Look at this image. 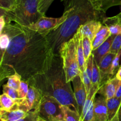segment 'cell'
<instances>
[{"mask_svg": "<svg viewBox=\"0 0 121 121\" xmlns=\"http://www.w3.org/2000/svg\"><path fill=\"white\" fill-rule=\"evenodd\" d=\"M16 105V102L15 100L12 99L11 97L3 93L0 97V110L4 111H11L14 109Z\"/></svg>", "mask_w": 121, "mask_h": 121, "instance_id": "21", "label": "cell"}, {"mask_svg": "<svg viewBox=\"0 0 121 121\" xmlns=\"http://www.w3.org/2000/svg\"><path fill=\"white\" fill-rule=\"evenodd\" d=\"M100 82H101V77H100L99 66L95 61H93L92 76V86L96 87H100Z\"/></svg>", "mask_w": 121, "mask_h": 121, "instance_id": "24", "label": "cell"}, {"mask_svg": "<svg viewBox=\"0 0 121 121\" xmlns=\"http://www.w3.org/2000/svg\"><path fill=\"white\" fill-rule=\"evenodd\" d=\"M42 98L40 91L33 86H29L28 92L26 98L15 100L16 105L13 110L20 109L26 112L37 109Z\"/></svg>", "mask_w": 121, "mask_h": 121, "instance_id": "8", "label": "cell"}, {"mask_svg": "<svg viewBox=\"0 0 121 121\" xmlns=\"http://www.w3.org/2000/svg\"><path fill=\"white\" fill-rule=\"evenodd\" d=\"M117 54L114 53H109L105 56L100 61L99 65V70H100L101 82L100 86L105 83L106 82L111 79V69L113 60H114Z\"/></svg>", "mask_w": 121, "mask_h": 121, "instance_id": "11", "label": "cell"}, {"mask_svg": "<svg viewBox=\"0 0 121 121\" xmlns=\"http://www.w3.org/2000/svg\"><path fill=\"white\" fill-rule=\"evenodd\" d=\"M96 9L106 13L109 8L121 5V0H91Z\"/></svg>", "mask_w": 121, "mask_h": 121, "instance_id": "19", "label": "cell"}, {"mask_svg": "<svg viewBox=\"0 0 121 121\" xmlns=\"http://www.w3.org/2000/svg\"><path fill=\"white\" fill-rule=\"evenodd\" d=\"M121 50V34L115 37L111 46L110 53L117 54Z\"/></svg>", "mask_w": 121, "mask_h": 121, "instance_id": "28", "label": "cell"}, {"mask_svg": "<svg viewBox=\"0 0 121 121\" xmlns=\"http://www.w3.org/2000/svg\"><path fill=\"white\" fill-rule=\"evenodd\" d=\"M102 24L108 27L111 35L121 34V11L115 16L105 17Z\"/></svg>", "mask_w": 121, "mask_h": 121, "instance_id": "15", "label": "cell"}, {"mask_svg": "<svg viewBox=\"0 0 121 121\" xmlns=\"http://www.w3.org/2000/svg\"><path fill=\"white\" fill-rule=\"evenodd\" d=\"M2 33L9 36L10 42L1 56V81L17 73L22 80L28 82L46 72L54 55L46 37L11 22L6 23Z\"/></svg>", "mask_w": 121, "mask_h": 121, "instance_id": "1", "label": "cell"}, {"mask_svg": "<svg viewBox=\"0 0 121 121\" xmlns=\"http://www.w3.org/2000/svg\"><path fill=\"white\" fill-rule=\"evenodd\" d=\"M82 45L85 60L87 63L92 53V42L88 37L82 36Z\"/></svg>", "mask_w": 121, "mask_h": 121, "instance_id": "23", "label": "cell"}, {"mask_svg": "<svg viewBox=\"0 0 121 121\" xmlns=\"http://www.w3.org/2000/svg\"><path fill=\"white\" fill-rule=\"evenodd\" d=\"M66 121L65 120H61V121Z\"/></svg>", "mask_w": 121, "mask_h": 121, "instance_id": "40", "label": "cell"}, {"mask_svg": "<svg viewBox=\"0 0 121 121\" xmlns=\"http://www.w3.org/2000/svg\"><path fill=\"white\" fill-rule=\"evenodd\" d=\"M7 79H8V82H7V85L9 87L18 91L20 88V85L22 81L21 77L18 73H15V74L8 77Z\"/></svg>", "mask_w": 121, "mask_h": 121, "instance_id": "25", "label": "cell"}, {"mask_svg": "<svg viewBox=\"0 0 121 121\" xmlns=\"http://www.w3.org/2000/svg\"><path fill=\"white\" fill-rule=\"evenodd\" d=\"M92 121H108L106 99L103 96L95 98Z\"/></svg>", "mask_w": 121, "mask_h": 121, "instance_id": "10", "label": "cell"}, {"mask_svg": "<svg viewBox=\"0 0 121 121\" xmlns=\"http://www.w3.org/2000/svg\"><path fill=\"white\" fill-rule=\"evenodd\" d=\"M59 55L62 60L67 82H71L78 75H80L82 78L77 56L76 34H75L72 39L62 45Z\"/></svg>", "mask_w": 121, "mask_h": 121, "instance_id": "5", "label": "cell"}, {"mask_svg": "<svg viewBox=\"0 0 121 121\" xmlns=\"http://www.w3.org/2000/svg\"><path fill=\"white\" fill-rule=\"evenodd\" d=\"M17 4V0H0V9L5 11L12 10Z\"/></svg>", "mask_w": 121, "mask_h": 121, "instance_id": "29", "label": "cell"}, {"mask_svg": "<svg viewBox=\"0 0 121 121\" xmlns=\"http://www.w3.org/2000/svg\"><path fill=\"white\" fill-rule=\"evenodd\" d=\"M53 1H54V0H39V11L43 15H45L46 11L48 10V8Z\"/></svg>", "mask_w": 121, "mask_h": 121, "instance_id": "32", "label": "cell"}, {"mask_svg": "<svg viewBox=\"0 0 121 121\" xmlns=\"http://www.w3.org/2000/svg\"><path fill=\"white\" fill-rule=\"evenodd\" d=\"M39 0H19L16 6L10 11L0 9L6 23H14L27 27L38 21L43 15L39 9Z\"/></svg>", "mask_w": 121, "mask_h": 121, "instance_id": "4", "label": "cell"}, {"mask_svg": "<svg viewBox=\"0 0 121 121\" xmlns=\"http://www.w3.org/2000/svg\"><path fill=\"white\" fill-rule=\"evenodd\" d=\"M64 120L66 121H80V115L78 112L67 106L63 105Z\"/></svg>", "mask_w": 121, "mask_h": 121, "instance_id": "22", "label": "cell"}, {"mask_svg": "<svg viewBox=\"0 0 121 121\" xmlns=\"http://www.w3.org/2000/svg\"><path fill=\"white\" fill-rule=\"evenodd\" d=\"M115 97L118 98V99H121V80L119 85V86H118V89L117 90Z\"/></svg>", "mask_w": 121, "mask_h": 121, "instance_id": "35", "label": "cell"}, {"mask_svg": "<svg viewBox=\"0 0 121 121\" xmlns=\"http://www.w3.org/2000/svg\"><path fill=\"white\" fill-rule=\"evenodd\" d=\"M40 117L39 115L37 109L28 112V115L25 118L18 121H39Z\"/></svg>", "mask_w": 121, "mask_h": 121, "instance_id": "33", "label": "cell"}, {"mask_svg": "<svg viewBox=\"0 0 121 121\" xmlns=\"http://www.w3.org/2000/svg\"><path fill=\"white\" fill-rule=\"evenodd\" d=\"M66 18L67 14L65 13H63L62 16L59 18L47 17L44 15L40 18L35 23L26 27L46 37L52 31L54 30L63 23L66 20Z\"/></svg>", "mask_w": 121, "mask_h": 121, "instance_id": "7", "label": "cell"}, {"mask_svg": "<svg viewBox=\"0 0 121 121\" xmlns=\"http://www.w3.org/2000/svg\"><path fill=\"white\" fill-rule=\"evenodd\" d=\"M29 86V83L27 82L23 81V80L21 81L20 88L18 90L20 99H22V98H26L27 93H28Z\"/></svg>", "mask_w": 121, "mask_h": 121, "instance_id": "31", "label": "cell"}, {"mask_svg": "<svg viewBox=\"0 0 121 121\" xmlns=\"http://www.w3.org/2000/svg\"><path fill=\"white\" fill-rule=\"evenodd\" d=\"M61 1H63V0H61Z\"/></svg>", "mask_w": 121, "mask_h": 121, "instance_id": "41", "label": "cell"}, {"mask_svg": "<svg viewBox=\"0 0 121 121\" xmlns=\"http://www.w3.org/2000/svg\"><path fill=\"white\" fill-rule=\"evenodd\" d=\"M73 85V92H74V98L78 106L79 113L81 116L82 113L83 108L85 105V101L87 97V92L85 85L83 82L80 75L76 76L72 81Z\"/></svg>", "mask_w": 121, "mask_h": 121, "instance_id": "9", "label": "cell"}, {"mask_svg": "<svg viewBox=\"0 0 121 121\" xmlns=\"http://www.w3.org/2000/svg\"><path fill=\"white\" fill-rule=\"evenodd\" d=\"M121 105V99H118L114 97L108 100H106L108 121L112 119L118 113Z\"/></svg>", "mask_w": 121, "mask_h": 121, "instance_id": "20", "label": "cell"}, {"mask_svg": "<svg viewBox=\"0 0 121 121\" xmlns=\"http://www.w3.org/2000/svg\"><path fill=\"white\" fill-rule=\"evenodd\" d=\"M6 24V21L5 20L4 17L3 15H1V17H0V34L2 32Z\"/></svg>", "mask_w": 121, "mask_h": 121, "instance_id": "34", "label": "cell"}, {"mask_svg": "<svg viewBox=\"0 0 121 121\" xmlns=\"http://www.w3.org/2000/svg\"><path fill=\"white\" fill-rule=\"evenodd\" d=\"M118 118H119V121H121V105L120 108H119V111H118Z\"/></svg>", "mask_w": 121, "mask_h": 121, "instance_id": "38", "label": "cell"}, {"mask_svg": "<svg viewBox=\"0 0 121 121\" xmlns=\"http://www.w3.org/2000/svg\"><path fill=\"white\" fill-rule=\"evenodd\" d=\"M67 18L63 23L46 37L53 54L59 55L61 46L73 37L83 25L92 21L102 22L106 13L95 8L91 0H63Z\"/></svg>", "mask_w": 121, "mask_h": 121, "instance_id": "2", "label": "cell"}, {"mask_svg": "<svg viewBox=\"0 0 121 121\" xmlns=\"http://www.w3.org/2000/svg\"><path fill=\"white\" fill-rule=\"evenodd\" d=\"M102 25V22L101 21H92L82 26L79 30L82 36L87 37L92 42Z\"/></svg>", "mask_w": 121, "mask_h": 121, "instance_id": "14", "label": "cell"}, {"mask_svg": "<svg viewBox=\"0 0 121 121\" xmlns=\"http://www.w3.org/2000/svg\"><path fill=\"white\" fill-rule=\"evenodd\" d=\"M28 113V112L20 109L11 111L0 110V119L1 121H18L25 118Z\"/></svg>", "mask_w": 121, "mask_h": 121, "instance_id": "17", "label": "cell"}, {"mask_svg": "<svg viewBox=\"0 0 121 121\" xmlns=\"http://www.w3.org/2000/svg\"><path fill=\"white\" fill-rule=\"evenodd\" d=\"M28 83L37 89L42 96L53 97L62 105L69 106L79 113L71 82L66 81L60 55L54 54L50 65L46 72L38 74Z\"/></svg>", "mask_w": 121, "mask_h": 121, "instance_id": "3", "label": "cell"}, {"mask_svg": "<svg viewBox=\"0 0 121 121\" xmlns=\"http://www.w3.org/2000/svg\"><path fill=\"white\" fill-rule=\"evenodd\" d=\"M115 77L118 79V80H121V66L120 67V68H119L118 72H117V75H116Z\"/></svg>", "mask_w": 121, "mask_h": 121, "instance_id": "36", "label": "cell"}, {"mask_svg": "<svg viewBox=\"0 0 121 121\" xmlns=\"http://www.w3.org/2000/svg\"><path fill=\"white\" fill-rule=\"evenodd\" d=\"M121 56V50L119 52L118 54H117L115 57L114 60H113V62L112 64V67H111V79L115 78L117 75V72L119 70V60H120V57Z\"/></svg>", "mask_w": 121, "mask_h": 121, "instance_id": "26", "label": "cell"}, {"mask_svg": "<svg viewBox=\"0 0 121 121\" xmlns=\"http://www.w3.org/2000/svg\"><path fill=\"white\" fill-rule=\"evenodd\" d=\"M19 1V0H17V2H18V1Z\"/></svg>", "mask_w": 121, "mask_h": 121, "instance_id": "42", "label": "cell"}, {"mask_svg": "<svg viewBox=\"0 0 121 121\" xmlns=\"http://www.w3.org/2000/svg\"><path fill=\"white\" fill-rule=\"evenodd\" d=\"M77 36V56H78V61L79 65V70L81 73L82 78V74L85 71L86 67V64L84 55L83 49L82 45V35L81 33L79 31V29L77 31L76 33Z\"/></svg>", "mask_w": 121, "mask_h": 121, "instance_id": "16", "label": "cell"}, {"mask_svg": "<svg viewBox=\"0 0 121 121\" xmlns=\"http://www.w3.org/2000/svg\"><path fill=\"white\" fill-rule=\"evenodd\" d=\"M39 121H46L44 120V119H41V118H40V119H39Z\"/></svg>", "mask_w": 121, "mask_h": 121, "instance_id": "39", "label": "cell"}, {"mask_svg": "<svg viewBox=\"0 0 121 121\" xmlns=\"http://www.w3.org/2000/svg\"><path fill=\"white\" fill-rule=\"evenodd\" d=\"M10 42L9 36L4 33L0 34V47H1V56L5 52Z\"/></svg>", "mask_w": 121, "mask_h": 121, "instance_id": "27", "label": "cell"}, {"mask_svg": "<svg viewBox=\"0 0 121 121\" xmlns=\"http://www.w3.org/2000/svg\"><path fill=\"white\" fill-rule=\"evenodd\" d=\"M116 35H111L104 43L102 44L99 47L96 49L92 51V55L93 56L94 61L96 63L97 65L99 66L100 61L102 60L103 58L107 55L109 53H110L111 46L113 42L115 37Z\"/></svg>", "mask_w": 121, "mask_h": 121, "instance_id": "13", "label": "cell"}, {"mask_svg": "<svg viewBox=\"0 0 121 121\" xmlns=\"http://www.w3.org/2000/svg\"><path fill=\"white\" fill-rule=\"evenodd\" d=\"M111 35L108 27L104 25H102L99 31L96 35L94 40L92 41V49L93 50L96 49L102 43H104Z\"/></svg>", "mask_w": 121, "mask_h": 121, "instance_id": "18", "label": "cell"}, {"mask_svg": "<svg viewBox=\"0 0 121 121\" xmlns=\"http://www.w3.org/2000/svg\"><path fill=\"white\" fill-rule=\"evenodd\" d=\"M108 121H119V118H118V114L117 113L112 119Z\"/></svg>", "mask_w": 121, "mask_h": 121, "instance_id": "37", "label": "cell"}, {"mask_svg": "<svg viewBox=\"0 0 121 121\" xmlns=\"http://www.w3.org/2000/svg\"><path fill=\"white\" fill-rule=\"evenodd\" d=\"M3 93L7 95L15 100L20 99L18 92L17 90H15L12 87H9L7 84L3 85Z\"/></svg>", "mask_w": 121, "mask_h": 121, "instance_id": "30", "label": "cell"}, {"mask_svg": "<svg viewBox=\"0 0 121 121\" xmlns=\"http://www.w3.org/2000/svg\"><path fill=\"white\" fill-rule=\"evenodd\" d=\"M120 82L116 77L109 79L100 86L98 93L103 96L106 100L114 98Z\"/></svg>", "mask_w": 121, "mask_h": 121, "instance_id": "12", "label": "cell"}, {"mask_svg": "<svg viewBox=\"0 0 121 121\" xmlns=\"http://www.w3.org/2000/svg\"><path fill=\"white\" fill-rule=\"evenodd\" d=\"M37 111L40 118L46 121L64 120L63 105L50 96H42Z\"/></svg>", "mask_w": 121, "mask_h": 121, "instance_id": "6", "label": "cell"}]
</instances>
